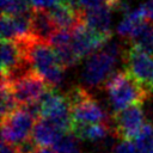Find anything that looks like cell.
Wrapping results in <instances>:
<instances>
[{
    "label": "cell",
    "instance_id": "obj_1",
    "mask_svg": "<svg viewBox=\"0 0 153 153\" xmlns=\"http://www.w3.org/2000/svg\"><path fill=\"white\" fill-rule=\"evenodd\" d=\"M18 42L33 72L39 74L53 88H56L63 79L65 68L60 63L54 48L48 42L38 41L32 36Z\"/></svg>",
    "mask_w": 153,
    "mask_h": 153
},
{
    "label": "cell",
    "instance_id": "obj_2",
    "mask_svg": "<svg viewBox=\"0 0 153 153\" xmlns=\"http://www.w3.org/2000/svg\"><path fill=\"white\" fill-rule=\"evenodd\" d=\"M120 55H123L121 45L116 42H106L99 50L86 59L81 71L82 82L90 88L105 86L114 75V68Z\"/></svg>",
    "mask_w": 153,
    "mask_h": 153
},
{
    "label": "cell",
    "instance_id": "obj_3",
    "mask_svg": "<svg viewBox=\"0 0 153 153\" xmlns=\"http://www.w3.org/2000/svg\"><path fill=\"white\" fill-rule=\"evenodd\" d=\"M104 87L108 92L112 114L134 104H142L151 96L126 69L114 73Z\"/></svg>",
    "mask_w": 153,
    "mask_h": 153
},
{
    "label": "cell",
    "instance_id": "obj_4",
    "mask_svg": "<svg viewBox=\"0 0 153 153\" xmlns=\"http://www.w3.org/2000/svg\"><path fill=\"white\" fill-rule=\"evenodd\" d=\"M124 69L149 93L153 92V54L130 44L122 55Z\"/></svg>",
    "mask_w": 153,
    "mask_h": 153
},
{
    "label": "cell",
    "instance_id": "obj_5",
    "mask_svg": "<svg viewBox=\"0 0 153 153\" xmlns=\"http://www.w3.org/2000/svg\"><path fill=\"white\" fill-rule=\"evenodd\" d=\"M36 117L25 108L20 106L12 114L1 118L2 141L13 146L31 137Z\"/></svg>",
    "mask_w": 153,
    "mask_h": 153
},
{
    "label": "cell",
    "instance_id": "obj_6",
    "mask_svg": "<svg viewBox=\"0 0 153 153\" xmlns=\"http://www.w3.org/2000/svg\"><path fill=\"white\" fill-rule=\"evenodd\" d=\"M8 80L11 82L13 94L19 106H27L30 104L39 102L41 98L50 88H53L39 74L33 71Z\"/></svg>",
    "mask_w": 153,
    "mask_h": 153
},
{
    "label": "cell",
    "instance_id": "obj_7",
    "mask_svg": "<svg viewBox=\"0 0 153 153\" xmlns=\"http://www.w3.org/2000/svg\"><path fill=\"white\" fill-rule=\"evenodd\" d=\"M111 122L112 130L120 140L135 141L142 127L145 126L142 104H134L112 114Z\"/></svg>",
    "mask_w": 153,
    "mask_h": 153
},
{
    "label": "cell",
    "instance_id": "obj_8",
    "mask_svg": "<svg viewBox=\"0 0 153 153\" xmlns=\"http://www.w3.org/2000/svg\"><path fill=\"white\" fill-rule=\"evenodd\" d=\"M72 121L74 124H93L108 123L111 124V118L100 106V104L90 94L71 108ZM72 126V127H73Z\"/></svg>",
    "mask_w": 153,
    "mask_h": 153
},
{
    "label": "cell",
    "instance_id": "obj_9",
    "mask_svg": "<svg viewBox=\"0 0 153 153\" xmlns=\"http://www.w3.org/2000/svg\"><path fill=\"white\" fill-rule=\"evenodd\" d=\"M33 10V8H32ZM31 12L23 14L1 16V37L2 39H24L31 36Z\"/></svg>",
    "mask_w": 153,
    "mask_h": 153
},
{
    "label": "cell",
    "instance_id": "obj_10",
    "mask_svg": "<svg viewBox=\"0 0 153 153\" xmlns=\"http://www.w3.org/2000/svg\"><path fill=\"white\" fill-rule=\"evenodd\" d=\"M63 134L66 133L55 122L48 118L39 117L35 122L31 139L39 148H51Z\"/></svg>",
    "mask_w": 153,
    "mask_h": 153
},
{
    "label": "cell",
    "instance_id": "obj_11",
    "mask_svg": "<svg viewBox=\"0 0 153 153\" xmlns=\"http://www.w3.org/2000/svg\"><path fill=\"white\" fill-rule=\"evenodd\" d=\"M111 11L112 8L108 5H103L92 10L82 11L84 23L94 32L111 38Z\"/></svg>",
    "mask_w": 153,
    "mask_h": 153
},
{
    "label": "cell",
    "instance_id": "obj_12",
    "mask_svg": "<svg viewBox=\"0 0 153 153\" xmlns=\"http://www.w3.org/2000/svg\"><path fill=\"white\" fill-rule=\"evenodd\" d=\"M57 26L51 19L48 10L33 8L31 13V36L38 41L50 42Z\"/></svg>",
    "mask_w": 153,
    "mask_h": 153
},
{
    "label": "cell",
    "instance_id": "obj_13",
    "mask_svg": "<svg viewBox=\"0 0 153 153\" xmlns=\"http://www.w3.org/2000/svg\"><path fill=\"white\" fill-rule=\"evenodd\" d=\"M72 131L80 139L92 143H102L114 130L112 126L108 123L93 124H74Z\"/></svg>",
    "mask_w": 153,
    "mask_h": 153
},
{
    "label": "cell",
    "instance_id": "obj_14",
    "mask_svg": "<svg viewBox=\"0 0 153 153\" xmlns=\"http://www.w3.org/2000/svg\"><path fill=\"white\" fill-rule=\"evenodd\" d=\"M148 18H147V14H146V11H145V7L143 5L131 10L130 12H128L123 19L118 23L117 25V33L121 36V37H124V38H129L133 36V33L136 31V29L145 22H147Z\"/></svg>",
    "mask_w": 153,
    "mask_h": 153
},
{
    "label": "cell",
    "instance_id": "obj_15",
    "mask_svg": "<svg viewBox=\"0 0 153 153\" xmlns=\"http://www.w3.org/2000/svg\"><path fill=\"white\" fill-rule=\"evenodd\" d=\"M131 44L139 45L148 53L153 54V24L147 20L142 23L130 37Z\"/></svg>",
    "mask_w": 153,
    "mask_h": 153
},
{
    "label": "cell",
    "instance_id": "obj_16",
    "mask_svg": "<svg viewBox=\"0 0 153 153\" xmlns=\"http://www.w3.org/2000/svg\"><path fill=\"white\" fill-rule=\"evenodd\" d=\"M20 106L16 100L10 80L6 76L1 75V118L12 114Z\"/></svg>",
    "mask_w": 153,
    "mask_h": 153
},
{
    "label": "cell",
    "instance_id": "obj_17",
    "mask_svg": "<svg viewBox=\"0 0 153 153\" xmlns=\"http://www.w3.org/2000/svg\"><path fill=\"white\" fill-rule=\"evenodd\" d=\"M53 153H80V139L73 133L63 134L51 147Z\"/></svg>",
    "mask_w": 153,
    "mask_h": 153
},
{
    "label": "cell",
    "instance_id": "obj_18",
    "mask_svg": "<svg viewBox=\"0 0 153 153\" xmlns=\"http://www.w3.org/2000/svg\"><path fill=\"white\" fill-rule=\"evenodd\" d=\"M135 145L141 153H153V123H145L135 139Z\"/></svg>",
    "mask_w": 153,
    "mask_h": 153
},
{
    "label": "cell",
    "instance_id": "obj_19",
    "mask_svg": "<svg viewBox=\"0 0 153 153\" xmlns=\"http://www.w3.org/2000/svg\"><path fill=\"white\" fill-rule=\"evenodd\" d=\"M111 153H140V151L137 149L134 141L121 140L118 143H116Z\"/></svg>",
    "mask_w": 153,
    "mask_h": 153
},
{
    "label": "cell",
    "instance_id": "obj_20",
    "mask_svg": "<svg viewBox=\"0 0 153 153\" xmlns=\"http://www.w3.org/2000/svg\"><path fill=\"white\" fill-rule=\"evenodd\" d=\"M59 1L60 0H30L33 8H41V10H49Z\"/></svg>",
    "mask_w": 153,
    "mask_h": 153
},
{
    "label": "cell",
    "instance_id": "obj_21",
    "mask_svg": "<svg viewBox=\"0 0 153 153\" xmlns=\"http://www.w3.org/2000/svg\"><path fill=\"white\" fill-rule=\"evenodd\" d=\"M143 7H145V11H146L148 20L153 22V0H147L143 4Z\"/></svg>",
    "mask_w": 153,
    "mask_h": 153
},
{
    "label": "cell",
    "instance_id": "obj_22",
    "mask_svg": "<svg viewBox=\"0 0 153 153\" xmlns=\"http://www.w3.org/2000/svg\"><path fill=\"white\" fill-rule=\"evenodd\" d=\"M1 153H17L16 146L6 143V142L2 141V143H1Z\"/></svg>",
    "mask_w": 153,
    "mask_h": 153
},
{
    "label": "cell",
    "instance_id": "obj_23",
    "mask_svg": "<svg viewBox=\"0 0 153 153\" xmlns=\"http://www.w3.org/2000/svg\"><path fill=\"white\" fill-rule=\"evenodd\" d=\"M36 153H53V151L49 148H38V151Z\"/></svg>",
    "mask_w": 153,
    "mask_h": 153
},
{
    "label": "cell",
    "instance_id": "obj_24",
    "mask_svg": "<svg viewBox=\"0 0 153 153\" xmlns=\"http://www.w3.org/2000/svg\"><path fill=\"white\" fill-rule=\"evenodd\" d=\"M140 153H141V152H140Z\"/></svg>",
    "mask_w": 153,
    "mask_h": 153
}]
</instances>
